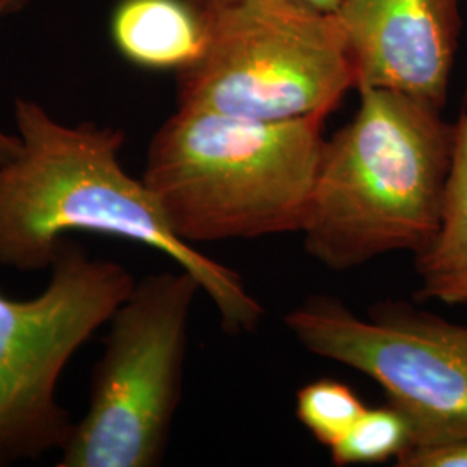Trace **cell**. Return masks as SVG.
<instances>
[{
  "mask_svg": "<svg viewBox=\"0 0 467 467\" xmlns=\"http://www.w3.org/2000/svg\"><path fill=\"white\" fill-rule=\"evenodd\" d=\"M15 119L21 150L0 165V265L44 270L65 234H102L146 244L192 274L227 333H250L264 320V305L241 275L173 233L150 187L121 167L123 130L65 125L23 98Z\"/></svg>",
  "mask_w": 467,
  "mask_h": 467,
  "instance_id": "6da1fadb",
  "label": "cell"
},
{
  "mask_svg": "<svg viewBox=\"0 0 467 467\" xmlns=\"http://www.w3.org/2000/svg\"><path fill=\"white\" fill-rule=\"evenodd\" d=\"M360 106L326 139L305 250L336 272L393 251L422 250L445 200L455 123L441 108L407 94L360 90Z\"/></svg>",
  "mask_w": 467,
  "mask_h": 467,
  "instance_id": "7a4b0ae2",
  "label": "cell"
},
{
  "mask_svg": "<svg viewBox=\"0 0 467 467\" xmlns=\"http://www.w3.org/2000/svg\"><path fill=\"white\" fill-rule=\"evenodd\" d=\"M324 123L179 106L150 139L142 181L189 244L301 233L326 146Z\"/></svg>",
  "mask_w": 467,
  "mask_h": 467,
  "instance_id": "3957f363",
  "label": "cell"
},
{
  "mask_svg": "<svg viewBox=\"0 0 467 467\" xmlns=\"http://www.w3.org/2000/svg\"><path fill=\"white\" fill-rule=\"evenodd\" d=\"M204 47L177 71V106L285 121L327 118L355 88L341 19L296 0L198 9Z\"/></svg>",
  "mask_w": 467,
  "mask_h": 467,
  "instance_id": "277c9868",
  "label": "cell"
},
{
  "mask_svg": "<svg viewBox=\"0 0 467 467\" xmlns=\"http://www.w3.org/2000/svg\"><path fill=\"white\" fill-rule=\"evenodd\" d=\"M200 291L187 270L135 284L109 320L88 410L75 422L57 467L161 464L182 395L187 324Z\"/></svg>",
  "mask_w": 467,
  "mask_h": 467,
  "instance_id": "5b68a950",
  "label": "cell"
},
{
  "mask_svg": "<svg viewBox=\"0 0 467 467\" xmlns=\"http://www.w3.org/2000/svg\"><path fill=\"white\" fill-rule=\"evenodd\" d=\"M46 291L32 300L0 293V467L63 449L75 422L56 400L69 358L134 291L117 262L92 260L63 241Z\"/></svg>",
  "mask_w": 467,
  "mask_h": 467,
  "instance_id": "8992f818",
  "label": "cell"
},
{
  "mask_svg": "<svg viewBox=\"0 0 467 467\" xmlns=\"http://www.w3.org/2000/svg\"><path fill=\"white\" fill-rule=\"evenodd\" d=\"M284 322L310 353L379 384L410 424V447L467 438V326L405 301H383L364 320L331 296L308 298Z\"/></svg>",
  "mask_w": 467,
  "mask_h": 467,
  "instance_id": "52a82bcc",
  "label": "cell"
},
{
  "mask_svg": "<svg viewBox=\"0 0 467 467\" xmlns=\"http://www.w3.org/2000/svg\"><path fill=\"white\" fill-rule=\"evenodd\" d=\"M462 0H341L355 88H383L441 108L462 32Z\"/></svg>",
  "mask_w": 467,
  "mask_h": 467,
  "instance_id": "ba28073f",
  "label": "cell"
},
{
  "mask_svg": "<svg viewBox=\"0 0 467 467\" xmlns=\"http://www.w3.org/2000/svg\"><path fill=\"white\" fill-rule=\"evenodd\" d=\"M111 38L135 67L179 71L200 57L204 25L189 0H119Z\"/></svg>",
  "mask_w": 467,
  "mask_h": 467,
  "instance_id": "9c48e42d",
  "label": "cell"
},
{
  "mask_svg": "<svg viewBox=\"0 0 467 467\" xmlns=\"http://www.w3.org/2000/svg\"><path fill=\"white\" fill-rule=\"evenodd\" d=\"M416 272L420 279L418 300L466 305L467 85L464 104L455 121V144L441 217L431 241L416 253Z\"/></svg>",
  "mask_w": 467,
  "mask_h": 467,
  "instance_id": "30bf717a",
  "label": "cell"
},
{
  "mask_svg": "<svg viewBox=\"0 0 467 467\" xmlns=\"http://www.w3.org/2000/svg\"><path fill=\"white\" fill-rule=\"evenodd\" d=\"M410 445L412 430L409 420L388 401L383 407H368L329 451L334 466H355L397 461Z\"/></svg>",
  "mask_w": 467,
  "mask_h": 467,
  "instance_id": "8fae6325",
  "label": "cell"
},
{
  "mask_svg": "<svg viewBox=\"0 0 467 467\" xmlns=\"http://www.w3.org/2000/svg\"><path fill=\"white\" fill-rule=\"evenodd\" d=\"M366 409L351 386L336 379L306 384L296 395V418L326 449L337 443Z\"/></svg>",
  "mask_w": 467,
  "mask_h": 467,
  "instance_id": "7c38bea8",
  "label": "cell"
},
{
  "mask_svg": "<svg viewBox=\"0 0 467 467\" xmlns=\"http://www.w3.org/2000/svg\"><path fill=\"white\" fill-rule=\"evenodd\" d=\"M397 467H467V438L410 447L395 461Z\"/></svg>",
  "mask_w": 467,
  "mask_h": 467,
  "instance_id": "4fadbf2b",
  "label": "cell"
},
{
  "mask_svg": "<svg viewBox=\"0 0 467 467\" xmlns=\"http://www.w3.org/2000/svg\"><path fill=\"white\" fill-rule=\"evenodd\" d=\"M30 0H0V17L16 15L25 9ZM21 150V139L19 135H9L0 132V165L16 158Z\"/></svg>",
  "mask_w": 467,
  "mask_h": 467,
  "instance_id": "5bb4252c",
  "label": "cell"
},
{
  "mask_svg": "<svg viewBox=\"0 0 467 467\" xmlns=\"http://www.w3.org/2000/svg\"><path fill=\"white\" fill-rule=\"evenodd\" d=\"M196 9H206V7H213V5H220V4H227V2H234V0H189ZM296 2H303L308 5H314L322 11H336L341 0H296Z\"/></svg>",
  "mask_w": 467,
  "mask_h": 467,
  "instance_id": "9a60e30c",
  "label": "cell"
}]
</instances>
